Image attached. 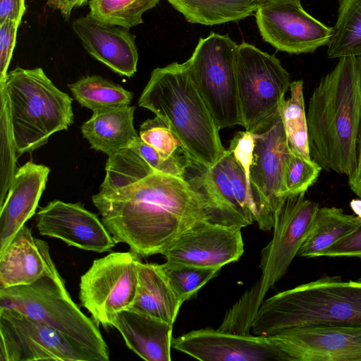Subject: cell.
I'll use <instances>...</instances> for the list:
<instances>
[{
  "label": "cell",
  "mask_w": 361,
  "mask_h": 361,
  "mask_svg": "<svg viewBox=\"0 0 361 361\" xmlns=\"http://www.w3.org/2000/svg\"><path fill=\"white\" fill-rule=\"evenodd\" d=\"M25 11V0H0V24L8 20L20 24Z\"/></svg>",
  "instance_id": "cell-39"
},
{
  "label": "cell",
  "mask_w": 361,
  "mask_h": 361,
  "mask_svg": "<svg viewBox=\"0 0 361 361\" xmlns=\"http://www.w3.org/2000/svg\"><path fill=\"white\" fill-rule=\"evenodd\" d=\"M161 265L172 288L183 302L189 300L221 269L168 262Z\"/></svg>",
  "instance_id": "cell-32"
},
{
  "label": "cell",
  "mask_w": 361,
  "mask_h": 361,
  "mask_svg": "<svg viewBox=\"0 0 361 361\" xmlns=\"http://www.w3.org/2000/svg\"><path fill=\"white\" fill-rule=\"evenodd\" d=\"M327 47L330 59L361 58V0H338L337 20Z\"/></svg>",
  "instance_id": "cell-27"
},
{
  "label": "cell",
  "mask_w": 361,
  "mask_h": 361,
  "mask_svg": "<svg viewBox=\"0 0 361 361\" xmlns=\"http://www.w3.org/2000/svg\"><path fill=\"white\" fill-rule=\"evenodd\" d=\"M322 256L357 257L361 259V225L330 246Z\"/></svg>",
  "instance_id": "cell-38"
},
{
  "label": "cell",
  "mask_w": 361,
  "mask_h": 361,
  "mask_svg": "<svg viewBox=\"0 0 361 361\" xmlns=\"http://www.w3.org/2000/svg\"><path fill=\"white\" fill-rule=\"evenodd\" d=\"M219 163L229 180L237 201L253 224L256 219L257 209L251 187L242 166L228 149H225Z\"/></svg>",
  "instance_id": "cell-34"
},
{
  "label": "cell",
  "mask_w": 361,
  "mask_h": 361,
  "mask_svg": "<svg viewBox=\"0 0 361 361\" xmlns=\"http://www.w3.org/2000/svg\"><path fill=\"white\" fill-rule=\"evenodd\" d=\"M35 221L41 235L81 250L102 253L111 251L116 243L98 216L80 202L51 201L39 208Z\"/></svg>",
  "instance_id": "cell-16"
},
{
  "label": "cell",
  "mask_w": 361,
  "mask_h": 361,
  "mask_svg": "<svg viewBox=\"0 0 361 361\" xmlns=\"http://www.w3.org/2000/svg\"><path fill=\"white\" fill-rule=\"evenodd\" d=\"M160 0H90L89 15L96 20L128 30L143 23V14Z\"/></svg>",
  "instance_id": "cell-30"
},
{
  "label": "cell",
  "mask_w": 361,
  "mask_h": 361,
  "mask_svg": "<svg viewBox=\"0 0 361 361\" xmlns=\"http://www.w3.org/2000/svg\"><path fill=\"white\" fill-rule=\"evenodd\" d=\"M0 307L16 310L55 329L92 361L110 359L99 324L73 302L62 276H44L30 285L0 288Z\"/></svg>",
  "instance_id": "cell-6"
},
{
  "label": "cell",
  "mask_w": 361,
  "mask_h": 361,
  "mask_svg": "<svg viewBox=\"0 0 361 361\" xmlns=\"http://www.w3.org/2000/svg\"><path fill=\"white\" fill-rule=\"evenodd\" d=\"M305 194L286 197L274 211L273 237L261 252V277L246 292L257 310L268 290L287 272L312 228L319 207Z\"/></svg>",
  "instance_id": "cell-9"
},
{
  "label": "cell",
  "mask_w": 361,
  "mask_h": 361,
  "mask_svg": "<svg viewBox=\"0 0 361 361\" xmlns=\"http://www.w3.org/2000/svg\"><path fill=\"white\" fill-rule=\"evenodd\" d=\"M255 16L263 40L290 54L313 53L328 45L333 35V27L307 13L300 2L260 5Z\"/></svg>",
  "instance_id": "cell-14"
},
{
  "label": "cell",
  "mask_w": 361,
  "mask_h": 361,
  "mask_svg": "<svg viewBox=\"0 0 361 361\" xmlns=\"http://www.w3.org/2000/svg\"><path fill=\"white\" fill-rule=\"evenodd\" d=\"M172 348L202 361H288L286 346L278 335L201 329L173 338Z\"/></svg>",
  "instance_id": "cell-13"
},
{
  "label": "cell",
  "mask_w": 361,
  "mask_h": 361,
  "mask_svg": "<svg viewBox=\"0 0 361 361\" xmlns=\"http://www.w3.org/2000/svg\"><path fill=\"white\" fill-rule=\"evenodd\" d=\"M350 206L355 215L361 218V198L352 200Z\"/></svg>",
  "instance_id": "cell-42"
},
{
  "label": "cell",
  "mask_w": 361,
  "mask_h": 361,
  "mask_svg": "<svg viewBox=\"0 0 361 361\" xmlns=\"http://www.w3.org/2000/svg\"><path fill=\"white\" fill-rule=\"evenodd\" d=\"M361 326V279L324 276L264 300L252 320L255 335L272 336L310 325Z\"/></svg>",
  "instance_id": "cell-4"
},
{
  "label": "cell",
  "mask_w": 361,
  "mask_h": 361,
  "mask_svg": "<svg viewBox=\"0 0 361 361\" xmlns=\"http://www.w3.org/2000/svg\"><path fill=\"white\" fill-rule=\"evenodd\" d=\"M183 175L207 194L229 225L243 228L252 224L237 201L229 180L219 162L207 167L187 157Z\"/></svg>",
  "instance_id": "cell-24"
},
{
  "label": "cell",
  "mask_w": 361,
  "mask_h": 361,
  "mask_svg": "<svg viewBox=\"0 0 361 361\" xmlns=\"http://www.w3.org/2000/svg\"><path fill=\"white\" fill-rule=\"evenodd\" d=\"M190 23L215 25L245 19L255 13L259 0H166Z\"/></svg>",
  "instance_id": "cell-26"
},
{
  "label": "cell",
  "mask_w": 361,
  "mask_h": 361,
  "mask_svg": "<svg viewBox=\"0 0 361 361\" xmlns=\"http://www.w3.org/2000/svg\"><path fill=\"white\" fill-rule=\"evenodd\" d=\"M61 276L49 252V246L23 226L0 251V288L30 285L44 277Z\"/></svg>",
  "instance_id": "cell-19"
},
{
  "label": "cell",
  "mask_w": 361,
  "mask_h": 361,
  "mask_svg": "<svg viewBox=\"0 0 361 361\" xmlns=\"http://www.w3.org/2000/svg\"><path fill=\"white\" fill-rule=\"evenodd\" d=\"M322 169L312 159H308L290 152L283 175L285 197L305 193L315 183Z\"/></svg>",
  "instance_id": "cell-33"
},
{
  "label": "cell",
  "mask_w": 361,
  "mask_h": 361,
  "mask_svg": "<svg viewBox=\"0 0 361 361\" xmlns=\"http://www.w3.org/2000/svg\"><path fill=\"white\" fill-rule=\"evenodd\" d=\"M238 45L227 35L212 32L199 39L185 61L219 130L243 126L236 79Z\"/></svg>",
  "instance_id": "cell-7"
},
{
  "label": "cell",
  "mask_w": 361,
  "mask_h": 361,
  "mask_svg": "<svg viewBox=\"0 0 361 361\" xmlns=\"http://www.w3.org/2000/svg\"><path fill=\"white\" fill-rule=\"evenodd\" d=\"M74 99L91 110L129 105L132 92L99 75L83 77L68 85Z\"/></svg>",
  "instance_id": "cell-29"
},
{
  "label": "cell",
  "mask_w": 361,
  "mask_h": 361,
  "mask_svg": "<svg viewBox=\"0 0 361 361\" xmlns=\"http://www.w3.org/2000/svg\"><path fill=\"white\" fill-rule=\"evenodd\" d=\"M50 169L32 161L18 169L0 206V251L35 213Z\"/></svg>",
  "instance_id": "cell-20"
},
{
  "label": "cell",
  "mask_w": 361,
  "mask_h": 361,
  "mask_svg": "<svg viewBox=\"0 0 361 361\" xmlns=\"http://www.w3.org/2000/svg\"><path fill=\"white\" fill-rule=\"evenodd\" d=\"M105 171L92 202L115 242L140 257L163 255L197 221L230 226L196 183L155 171L130 147L108 156Z\"/></svg>",
  "instance_id": "cell-1"
},
{
  "label": "cell",
  "mask_w": 361,
  "mask_h": 361,
  "mask_svg": "<svg viewBox=\"0 0 361 361\" xmlns=\"http://www.w3.org/2000/svg\"><path fill=\"white\" fill-rule=\"evenodd\" d=\"M111 326L123 336L127 347L147 361H170L173 325L130 310L118 312Z\"/></svg>",
  "instance_id": "cell-21"
},
{
  "label": "cell",
  "mask_w": 361,
  "mask_h": 361,
  "mask_svg": "<svg viewBox=\"0 0 361 361\" xmlns=\"http://www.w3.org/2000/svg\"><path fill=\"white\" fill-rule=\"evenodd\" d=\"M301 0H259L260 5L272 3V2H278V1H293V2H300Z\"/></svg>",
  "instance_id": "cell-43"
},
{
  "label": "cell",
  "mask_w": 361,
  "mask_h": 361,
  "mask_svg": "<svg viewBox=\"0 0 361 361\" xmlns=\"http://www.w3.org/2000/svg\"><path fill=\"white\" fill-rule=\"evenodd\" d=\"M250 182L259 228H273L274 211L285 198L283 175L290 149L279 110L254 132Z\"/></svg>",
  "instance_id": "cell-11"
},
{
  "label": "cell",
  "mask_w": 361,
  "mask_h": 361,
  "mask_svg": "<svg viewBox=\"0 0 361 361\" xmlns=\"http://www.w3.org/2000/svg\"><path fill=\"white\" fill-rule=\"evenodd\" d=\"M19 25L10 20L0 24V83L4 81L8 74Z\"/></svg>",
  "instance_id": "cell-37"
},
{
  "label": "cell",
  "mask_w": 361,
  "mask_h": 361,
  "mask_svg": "<svg viewBox=\"0 0 361 361\" xmlns=\"http://www.w3.org/2000/svg\"><path fill=\"white\" fill-rule=\"evenodd\" d=\"M236 79L243 126L252 133L278 112L290 76L274 55L243 42L237 49Z\"/></svg>",
  "instance_id": "cell-8"
},
{
  "label": "cell",
  "mask_w": 361,
  "mask_h": 361,
  "mask_svg": "<svg viewBox=\"0 0 361 361\" xmlns=\"http://www.w3.org/2000/svg\"><path fill=\"white\" fill-rule=\"evenodd\" d=\"M0 101L1 206L6 199L12 180L18 170L16 167L18 155L11 123L8 98L2 87H0Z\"/></svg>",
  "instance_id": "cell-31"
},
{
  "label": "cell",
  "mask_w": 361,
  "mask_h": 361,
  "mask_svg": "<svg viewBox=\"0 0 361 361\" xmlns=\"http://www.w3.org/2000/svg\"><path fill=\"white\" fill-rule=\"evenodd\" d=\"M276 335L285 343L288 361H361V326L310 325Z\"/></svg>",
  "instance_id": "cell-17"
},
{
  "label": "cell",
  "mask_w": 361,
  "mask_h": 361,
  "mask_svg": "<svg viewBox=\"0 0 361 361\" xmlns=\"http://www.w3.org/2000/svg\"><path fill=\"white\" fill-rule=\"evenodd\" d=\"M0 361H92L55 329L0 307Z\"/></svg>",
  "instance_id": "cell-12"
},
{
  "label": "cell",
  "mask_w": 361,
  "mask_h": 361,
  "mask_svg": "<svg viewBox=\"0 0 361 361\" xmlns=\"http://www.w3.org/2000/svg\"><path fill=\"white\" fill-rule=\"evenodd\" d=\"M87 2L89 0H47V6L54 10L59 11L63 17L68 20L74 10Z\"/></svg>",
  "instance_id": "cell-41"
},
{
  "label": "cell",
  "mask_w": 361,
  "mask_h": 361,
  "mask_svg": "<svg viewBox=\"0 0 361 361\" xmlns=\"http://www.w3.org/2000/svg\"><path fill=\"white\" fill-rule=\"evenodd\" d=\"M290 96L283 99L279 113L290 151L310 159L308 126L303 96V81L291 82Z\"/></svg>",
  "instance_id": "cell-28"
},
{
  "label": "cell",
  "mask_w": 361,
  "mask_h": 361,
  "mask_svg": "<svg viewBox=\"0 0 361 361\" xmlns=\"http://www.w3.org/2000/svg\"><path fill=\"white\" fill-rule=\"evenodd\" d=\"M348 178L350 190L361 198V114L357 145V165L354 172Z\"/></svg>",
  "instance_id": "cell-40"
},
{
  "label": "cell",
  "mask_w": 361,
  "mask_h": 361,
  "mask_svg": "<svg viewBox=\"0 0 361 361\" xmlns=\"http://www.w3.org/2000/svg\"><path fill=\"white\" fill-rule=\"evenodd\" d=\"M137 153L152 168L158 172L183 178L187 157L177 152L169 159L163 158L152 147L145 143L140 136L129 147Z\"/></svg>",
  "instance_id": "cell-36"
},
{
  "label": "cell",
  "mask_w": 361,
  "mask_h": 361,
  "mask_svg": "<svg viewBox=\"0 0 361 361\" xmlns=\"http://www.w3.org/2000/svg\"><path fill=\"white\" fill-rule=\"evenodd\" d=\"M360 225L361 218L345 214L341 208H319L312 228L298 255L305 257H320L330 246Z\"/></svg>",
  "instance_id": "cell-25"
},
{
  "label": "cell",
  "mask_w": 361,
  "mask_h": 361,
  "mask_svg": "<svg viewBox=\"0 0 361 361\" xmlns=\"http://www.w3.org/2000/svg\"><path fill=\"white\" fill-rule=\"evenodd\" d=\"M135 110L130 105L96 109L81 132L92 148L109 156L129 147L139 137L133 126Z\"/></svg>",
  "instance_id": "cell-23"
},
{
  "label": "cell",
  "mask_w": 361,
  "mask_h": 361,
  "mask_svg": "<svg viewBox=\"0 0 361 361\" xmlns=\"http://www.w3.org/2000/svg\"><path fill=\"white\" fill-rule=\"evenodd\" d=\"M360 114L361 58H339L314 89L307 113L310 155L322 169L348 177L354 172Z\"/></svg>",
  "instance_id": "cell-2"
},
{
  "label": "cell",
  "mask_w": 361,
  "mask_h": 361,
  "mask_svg": "<svg viewBox=\"0 0 361 361\" xmlns=\"http://www.w3.org/2000/svg\"><path fill=\"white\" fill-rule=\"evenodd\" d=\"M140 257L131 252H114L93 261L81 276L79 298L92 318L104 328L114 317L128 310L137 290Z\"/></svg>",
  "instance_id": "cell-10"
},
{
  "label": "cell",
  "mask_w": 361,
  "mask_h": 361,
  "mask_svg": "<svg viewBox=\"0 0 361 361\" xmlns=\"http://www.w3.org/2000/svg\"><path fill=\"white\" fill-rule=\"evenodd\" d=\"M72 28L85 49L115 73L132 77L137 71L135 36L129 30L96 20L89 15L75 19Z\"/></svg>",
  "instance_id": "cell-18"
},
{
  "label": "cell",
  "mask_w": 361,
  "mask_h": 361,
  "mask_svg": "<svg viewBox=\"0 0 361 361\" xmlns=\"http://www.w3.org/2000/svg\"><path fill=\"white\" fill-rule=\"evenodd\" d=\"M139 136L166 159L173 156L182 147L180 142L168 125L158 116L142 123Z\"/></svg>",
  "instance_id": "cell-35"
},
{
  "label": "cell",
  "mask_w": 361,
  "mask_h": 361,
  "mask_svg": "<svg viewBox=\"0 0 361 361\" xmlns=\"http://www.w3.org/2000/svg\"><path fill=\"white\" fill-rule=\"evenodd\" d=\"M0 87L6 92L18 157L47 143L73 123V99L59 90L41 68L17 67Z\"/></svg>",
  "instance_id": "cell-5"
},
{
  "label": "cell",
  "mask_w": 361,
  "mask_h": 361,
  "mask_svg": "<svg viewBox=\"0 0 361 361\" xmlns=\"http://www.w3.org/2000/svg\"><path fill=\"white\" fill-rule=\"evenodd\" d=\"M168 125L190 159L216 165L225 149L219 129L194 82L186 62L154 68L138 100Z\"/></svg>",
  "instance_id": "cell-3"
},
{
  "label": "cell",
  "mask_w": 361,
  "mask_h": 361,
  "mask_svg": "<svg viewBox=\"0 0 361 361\" xmlns=\"http://www.w3.org/2000/svg\"><path fill=\"white\" fill-rule=\"evenodd\" d=\"M137 267L136 294L128 310L173 326L183 302L172 288L161 265L139 259Z\"/></svg>",
  "instance_id": "cell-22"
},
{
  "label": "cell",
  "mask_w": 361,
  "mask_h": 361,
  "mask_svg": "<svg viewBox=\"0 0 361 361\" xmlns=\"http://www.w3.org/2000/svg\"><path fill=\"white\" fill-rule=\"evenodd\" d=\"M241 228L206 220L197 221L162 255L168 262L221 269L238 261L244 253Z\"/></svg>",
  "instance_id": "cell-15"
}]
</instances>
